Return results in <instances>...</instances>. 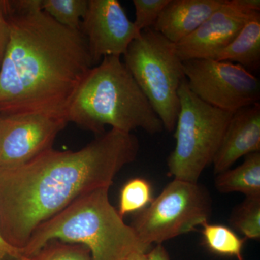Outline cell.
<instances>
[{
    "mask_svg": "<svg viewBox=\"0 0 260 260\" xmlns=\"http://www.w3.org/2000/svg\"><path fill=\"white\" fill-rule=\"evenodd\" d=\"M139 149L135 135L112 129L76 151L51 148L23 165L0 167L2 236L22 251L39 225L80 197L110 188Z\"/></svg>",
    "mask_w": 260,
    "mask_h": 260,
    "instance_id": "obj_1",
    "label": "cell"
},
{
    "mask_svg": "<svg viewBox=\"0 0 260 260\" xmlns=\"http://www.w3.org/2000/svg\"><path fill=\"white\" fill-rule=\"evenodd\" d=\"M42 3L6 0L10 38L0 66V114L68 121L70 104L93 61L80 30L56 23Z\"/></svg>",
    "mask_w": 260,
    "mask_h": 260,
    "instance_id": "obj_2",
    "label": "cell"
},
{
    "mask_svg": "<svg viewBox=\"0 0 260 260\" xmlns=\"http://www.w3.org/2000/svg\"><path fill=\"white\" fill-rule=\"evenodd\" d=\"M68 123L102 135L105 126L125 133H161L162 121L119 56H106L93 67L68 109Z\"/></svg>",
    "mask_w": 260,
    "mask_h": 260,
    "instance_id": "obj_3",
    "label": "cell"
},
{
    "mask_svg": "<svg viewBox=\"0 0 260 260\" xmlns=\"http://www.w3.org/2000/svg\"><path fill=\"white\" fill-rule=\"evenodd\" d=\"M109 190L90 191L39 225L22 249L23 256L54 240L85 246L92 260H126L137 251H150L111 204Z\"/></svg>",
    "mask_w": 260,
    "mask_h": 260,
    "instance_id": "obj_4",
    "label": "cell"
},
{
    "mask_svg": "<svg viewBox=\"0 0 260 260\" xmlns=\"http://www.w3.org/2000/svg\"><path fill=\"white\" fill-rule=\"evenodd\" d=\"M180 110L176 124V145L167 158L169 175L198 183L213 164L234 113L212 107L196 96L186 78L179 89Z\"/></svg>",
    "mask_w": 260,
    "mask_h": 260,
    "instance_id": "obj_5",
    "label": "cell"
},
{
    "mask_svg": "<svg viewBox=\"0 0 260 260\" xmlns=\"http://www.w3.org/2000/svg\"><path fill=\"white\" fill-rule=\"evenodd\" d=\"M124 63L167 131H174L180 110L179 89L185 79L176 44L153 28L130 44Z\"/></svg>",
    "mask_w": 260,
    "mask_h": 260,
    "instance_id": "obj_6",
    "label": "cell"
},
{
    "mask_svg": "<svg viewBox=\"0 0 260 260\" xmlns=\"http://www.w3.org/2000/svg\"><path fill=\"white\" fill-rule=\"evenodd\" d=\"M210 193L199 183L174 179L144 210L135 213L131 226L140 242L153 244L194 232L212 213Z\"/></svg>",
    "mask_w": 260,
    "mask_h": 260,
    "instance_id": "obj_7",
    "label": "cell"
},
{
    "mask_svg": "<svg viewBox=\"0 0 260 260\" xmlns=\"http://www.w3.org/2000/svg\"><path fill=\"white\" fill-rule=\"evenodd\" d=\"M188 87L203 102L234 113L259 103V80L241 65L216 59L182 61Z\"/></svg>",
    "mask_w": 260,
    "mask_h": 260,
    "instance_id": "obj_8",
    "label": "cell"
},
{
    "mask_svg": "<svg viewBox=\"0 0 260 260\" xmlns=\"http://www.w3.org/2000/svg\"><path fill=\"white\" fill-rule=\"evenodd\" d=\"M68 124L43 114H0V167L23 165L53 148Z\"/></svg>",
    "mask_w": 260,
    "mask_h": 260,
    "instance_id": "obj_9",
    "label": "cell"
},
{
    "mask_svg": "<svg viewBox=\"0 0 260 260\" xmlns=\"http://www.w3.org/2000/svg\"><path fill=\"white\" fill-rule=\"evenodd\" d=\"M80 31L88 44L93 67L106 56H124L141 32L117 0H88Z\"/></svg>",
    "mask_w": 260,
    "mask_h": 260,
    "instance_id": "obj_10",
    "label": "cell"
},
{
    "mask_svg": "<svg viewBox=\"0 0 260 260\" xmlns=\"http://www.w3.org/2000/svg\"><path fill=\"white\" fill-rule=\"evenodd\" d=\"M255 13H246L238 8L232 0H225L192 34L176 44L178 55L182 61L215 59Z\"/></svg>",
    "mask_w": 260,
    "mask_h": 260,
    "instance_id": "obj_11",
    "label": "cell"
},
{
    "mask_svg": "<svg viewBox=\"0 0 260 260\" xmlns=\"http://www.w3.org/2000/svg\"><path fill=\"white\" fill-rule=\"evenodd\" d=\"M255 152H260L259 102L233 114L212 164L214 173L225 172L239 158Z\"/></svg>",
    "mask_w": 260,
    "mask_h": 260,
    "instance_id": "obj_12",
    "label": "cell"
},
{
    "mask_svg": "<svg viewBox=\"0 0 260 260\" xmlns=\"http://www.w3.org/2000/svg\"><path fill=\"white\" fill-rule=\"evenodd\" d=\"M225 0H169L152 28L174 44L190 35Z\"/></svg>",
    "mask_w": 260,
    "mask_h": 260,
    "instance_id": "obj_13",
    "label": "cell"
},
{
    "mask_svg": "<svg viewBox=\"0 0 260 260\" xmlns=\"http://www.w3.org/2000/svg\"><path fill=\"white\" fill-rule=\"evenodd\" d=\"M241 65L248 71L260 67V13L250 17L237 37L215 58Z\"/></svg>",
    "mask_w": 260,
    "mask_h": 260,
    "instance_id": "obj_14",
    "label": "cell"
},
{
    "mask_svg": "<svg viewBox=\"0 0 260 260\" xmlns=\"http://www.w3.org/2000/svg\"><path fill=\"white\" fill-rule=\"evenodd\" d=\"M215 186L224 194L240 192L246 198H260V152L246 155L235 169L217 174Z\"/></svg>",
    "mask_w": 260,
    "mask_h": 260,
    "instance_id": "obj_15",
    "label": "cell"
},
{
    "mask_svg": "<svg viewBox=\"0 0 260 260\" xmlns=\"http://www.w3.org/2000/svg\"><path fill=\"white\" fill-rule=\"evenodd\" d=\"M202 234L203 244L211 252L244 260L242 249L246 239L239 237L230 228L206 222L202 225Z\"/></svg>",
    "mask_w": 260,
    "mask_h": 260,
    "instance_id": "obj_16",
    "label": "cell"
},
{
    "mask_svg": "<svg viewBox=\"0 0 260 260\" xmlns=\"http://www.w3.org/2000/svg\"><path fill=\"white\" fill-rule=\"evenodd\" d=\"M153 189L147 179L135 177L126 181L121 189L118 213L121 218L138 213L153 201Z\"/></svg>",
    "mask_w": 260,
    "mask_h": 260,
    "instance_id": "obj_17",
    "label": "cell"
},
{
    "mask_svg": "<svg viewBox=\"0 0 260 260\" xmlns=\"http://www.w3.org/2000/svg\"><path fill=\"white\" fill-rule=\"evenodd\" d=\"M88 0H42V9L62 26L80 30Z\"/></svg>",
    "mask_w": 260,
    "mask_h": 260,
    "instance_id": "obj_18",
    "label": "cell"
},
{
    "mask_svg": "<svg viewBox=\"0 0 260 260\" xmlns=\"http://www.w3.org/2000/svg\"><path fill=\"white\" fill-rule=\"evenodd\" d=\"M229 222L246 239H260V198H246L234 208Z\"/></svg>",
    "mask_w": 260,
    "mask_h": 260,
    "instance_id": "obj_19",
    "label": "cell"
},
{
    "mask_svg": "<svg viewBox=\"0 0 260 260\" xmlns=\"http://www.w3.org/2000/svg\"><path fill=\"white\" fill-rule=\"evenodd\" d=\"M18 260H92L90 251L80 244L51 241L40 250Z\"/></svg>",
    "mask_w": 260,
    "mask_h": 260,
    "instance_id": "obj_20",
    "label": "cell"
},
{
    "mask_svg": "<svg viewBox=\"0 0 260 260\" xmlns=\"http://www.w3.org/2000/svg\"><path fill=\"white\" fill-rule=\"evenodd\" d=\"M135 20L133 22L139 31L152 28L169 0H133Z\"/></svg>",
    "mask_w": 260,
    "mask_h": 260,
    "instance_id": "obj_21",
    "label": "cell"
},
{
    "mask_svg": "<svg viewBox=\"0 0 260 260\" xmlns=\"http://www.w3.org/2000/svg\"><path fill=\"white\" fill-rule=\"evenodd\" d=\"M10 38V25L7 12L6 0H0V66L3 62Z\"/></svg>",
    "mask_w": 260,
    "mask_h": 260,
    "instance_id": "obj_22",
    "label": "cell"
},
{
    "mask_svg": "<svg viewBox=\"0 0 260 260\" xmlns=\"http://www.w3.org/2000/svg\"><path fill=\"white\" fill-rule=\"evenodd\" d=\"M22 256V251L8 244L0 232V260H7L8 258L18 260Z\"/></svg>",
    "mask_w": 260,
    "mask_h": 260,
    "instance_id": "obj_23",
    "label": "cell"
},
{
    "mask_svg": "<svg viewBox=\"0 0 260 260\" xmlns=\"http://www.w3.org/2000/svg\"><path fill=\"white\" fill-rule=\"evenodd\" d=\"M238 8L248 13H260L259 0H232Z\"/></svg>",
    "mask_w": 260,
    "mask_h": 260,
    "instance_id": "obj_24",
    "label": "cell"
},
{
    "mask_svg": "<svg viewBox=\"0 0 260 260\" xmlns=\"http://www.w3.org/2000/svg\"><path fill=\"white\" fill-rule=\"evenodd\" d=\"M148 260H171L169 253L162 244H157L148 251Z\"/></svg>",
    "mask_w": 260,
    "mask_h": 260,
    "instance_id": "obj_25",
    "label": "cell"
},
{
    "mask_svg": "<svg viewBox=\"0 0 260 260\" xmlns=\"http://www.w3.org/2000/svg\"><path fill=\"white\" fill-rule=\"evenodd\" d=\"M146 251H137L133 253L126 260H148V254Z\"/></svg>",
    "mask_w": 260,
    "mask_h": 260,
    "instance_id": "obj_26",
    "label": "cell"
}]
</instances>
